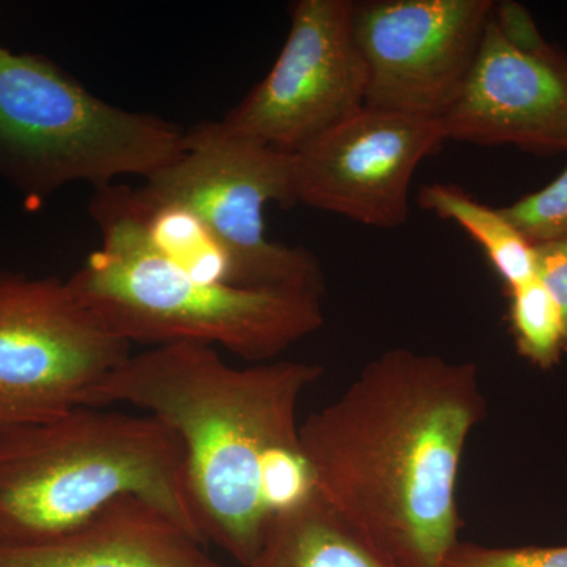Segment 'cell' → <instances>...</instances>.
Masks as SVG:
<instances>
[{
    "instance_id": "obj_1",
    "label": "cell",
    "mask_w": 567,
    "mask_h": 567,
    "mask_svg": "<svg viewBox=\"0 0 567 567\" xmlns=\"http://www.w3.org/2000/svg\"><path fill=\"white\" fill-rule=\"evenodd\" d=\"M486 409L476 364L388 350L300 425L317 495L399 567L442 566L462 528V454Z\"/></svg>"
},
{
    "instance_id": "obj_2",
    "label": "cell",
    "mask_w": 567,
    "mask_h": 567,
    "mask_svg": "<svg viewBox=\"0 0 567 567\" xmlns=\"http://www.w3.org/2000/svg\"><path fill=\"white\" fill-rule=\"evenodd\" d=\"M322 375L320 365L301 361L238 369L215 347L158 346L130 354L89 405H133L173 429L185 446L204 539L248 567L271 520L316 494L297 406Z\"/></svg>"
},
{
    "instance_id": "obj_3",
    "label": "cell",
    "mask_w": 567,
    "mask_h": 567,
    "mask_svg": "<svg viewBox=\"0 0 567 567\" xmlns=\"http://www.w3.org/2000/svg\"><path fill=\"white\" fill-rule=\"evenodd\" d=\"M128 189H95L89 212L102 248L69 279L112 333L130 344L219 346L260 364L322 327V295L204 282L164 259L148 244Z\"/></svg>"
},
{
    "instance_id": "obj_4",
    "label": "cell",
    "mask_w": 567,
    "mask_h": 567,
    "mask_svg": "<svg viewBox=\"0 0 567 567\" xmlns=\"http://www.w3.org/2000/svg\"><path fill=\"white\" fill-rule=\"evenodd\" d=\"M123 496L158 507L197 539L182 440L151 415L82 405L0 432V544L66 535Z\"/></svg>"
},
{
    "instance_id": "obj_5",
    "label": "cell",
    "mask_w": 567,
    "mask_h": 567,
    "mask_svg": "<svg viewBox=\"0 0 567 567\" xmlns=\"http://www.w3.org/2000/svg\"><path fill=\"white\" fill-rule=\"evenodd\" d=\"M186 130L103 102L44 55L0 44V178L25 196L70 183L148 178L185 148Z\"/></svg>"
},
{
    "instance_id": "obj_6",
    "label": "cell",
    "mask_w": 567,
    "mask_h": 567,
    "mask_svg": "<svg viewBox=\"0 0 567 567\" xmlns=\"http://www.w3.org/2000/svg\"><path fill=\"white\" fill-rule=\"evenodd\" d=\"M136 189L199 216L229 254L235 286L323 295L315 254L275 244L265 229L268 204L293 207L292 155L233 133L221 121L200 122L186 132L181 155Z\"/></svg>"
},
{
    "instance_id": "obj_7",
    "label": "cell",
    "mask_w": 567,
    "mask_h": 567,
    "mask_svg": "<svg viewBox=\"0 0 567 567\" xmlns=\"http://www.w3.org/2000/svg\"><path fill=\"white\" fill-rule=\"evenodd\" d=\"M130 347L69 281L0 271V432L89 405Z\"/></svg>"
},
{
    "instance_id": "obj_8",
    "label": "cell",
    "mask_w": 567,
    "mask_h": 567,
    "mask_svg": "<svg viewBox=\"0 0 567 567\" xmlns=\"http://www.w3.org/2000/svg\"><path fill=\"white\" fill-rule=\"evenodd\" d=\"M352 0H298L275 65L221 123L295 155L364 106L365 70Z\"/></svg>"
},
{
    "instance_id": "obj_9",
    "label": "cell",
    "mask_w": 567,
    "mask_h": 567,
    "mask_svg": "<svg viewBox=\"0 0 567 567\" xmlns=\"http://www.w3.org/2000/svg\"><path fill=\"white\" fill-rule=\"evenodd\" d=\"M494 7L492 0L353 2L364 106L442 121L475 62Z\"/></svg>"
},
{
    "instance_id": "obj_10",
    "label": "cell",
    "mask_w": 567,
    "mask_h": 567,
    "mask_svg": "<svg viewBox=\"0 0 567 567\" xmlns=\"http://www.w3.org/2000/svg\"><path fill=\"white\" fill-rule=\"evenodd\" d=\"M445 141L439 121L363 106L292 155L293 205L394 229L417 166Z\"/></svg>"
},
{
    "instance_id": "obj_11",
    "label": "cell",
    "mask_w": 567,
    "mask_h": 567,
    "mask_svg": "<svg viewBox=\"0 0 567 567\" xmlns=\"http://www.w3.org/2000/svg\"><path fill=\"white\" fill-rule=\"evenodd\" d=\"M439 122L446 141L516 145L540 155L567 152L566 55L554 47L520 50L492 11L456 102Z\"/></svg>"
},
{
    "instance_id": "obj_12",
    "label": "cell",
    "mask_w": 567,
    "mask_h": 567,
    "mask_svg": "<svg viewBox=\"0 0 567 567\" xmlns=\"http://www.w3.org/2000/svg\"><path fill=\"white\" fill-rule=\"evenodd\" d=\"M158 507L123 496L80 528L35 544H0V567H224Z\"/></svg>"
},
{
    "instance_id": "obj_13",
    "label": "cell",
    "mask_w": 567,
    "mask_h": 567,
    "mask_svg": "<svg viewBox=\"0 0 567 567\" xmlns=\"http://www.w3.org/2000/svg\"><path fill=\"white\" fill-rule=\"evenodd\" d=\"M248 567H399L317 492L271 520Z\"/></svg>"
},
{
    "instance_id": "obj_14",
    "label": "cell",
    "mask_w": 567,
    "mask_h": 567,
    "mask_svg": "<svg viewBox=\"0 0 567 567\" xmlns=\"http://www.w3.org/2000/svg\"><path fill=\"white\" fill-rule=\"evenodd\" d=\"M417 203L470 234L486 252L506 292L536 278L535 246L507 221L499 208L477 203L464 189L446 183L423 186Z\"/></svg>"
},
{
    "instance_id": "obj_15",
    "label": "cell",
    "mask_w": 567,
    "mask_h": 567,
    "mask_svg": "<svg viewBox=\"0 0 567 567\" xmlns=\"http://www.w3.org/2000/svg\"><path fill=\"white\" fill-rule=\"evenodd\" d=\"M128 193L145 237L159 256L199 281L235 286L229 254L199 216L178 204L145 199L136 188Z\"/></svg>"
},
{
    "instance_id": "obj_16",
    "label": "cell",
    "mask_w": 567,
    "mask_h": 567,
    "mask_svg": "<svg viewBox=\"0 0 567 567\" xmlns=\"http://www.w3.org/2000/svg\"><path fill=\"white\" fill-rule=\"evenodd\" d=\"M517 352L536 368H554L565 353L561 317L537 278L506 292Z\"/></svg>"
},
{
    "instance_id": "obj_17",
    "label": "cell",
    "mask_w": 567,
    "mask_h": 567,
    "mask_svg": "<svg viewBox=\"0 0 567 567\" xmlns=\"http://www.w3.org/2000/svg\"><path fill=\"white\" fill-rule=\"evenodd\" d=\"M499 212L533 246L567 238V167L546 188Z\"/></svg>"
},
{
    "instance_id": "obj_18",
    "label": "cell",
    "mask_w": 567,
    "mask_h": 567,
    "mask_svg": "<svg viewBox=\"0 0 567 567\" xmlns=\"http://www.w3.org/2000/svg\"><path fill=\"white\" fill-rule=\"evenodd\" d=\"M440 567H567V546L498 548L458 540Z\"/></svg>"
},
{
    "instance_id": "obj_19",
    "label": "cell",
    "mask_w": 567,
    "mask_h": 567,
    "mask_svg": "<svg viewBox=\"0 0 567 567\" xmlns=\"http://www.w3.org/2000/svg\"><path fill=\"white\" fill-rule=\"evenodd\" d=\"M536 278L550 295L561 317L567 353V238L535 245Z\"/></svg>"
}]
</instances>
